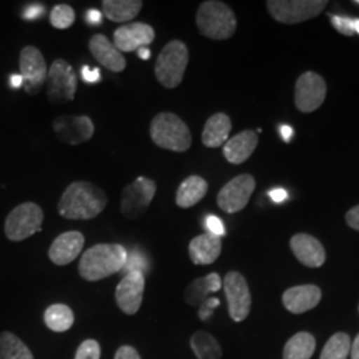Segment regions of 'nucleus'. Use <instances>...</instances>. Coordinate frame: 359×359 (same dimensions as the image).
Here are the masks:
<instances>
[{
	"label": "nucleus",
	"mask_w": 359,
	"mask_h": 359,
	"mask_svg": "<svg viewBox=\"0 0 359 359\" xmlns=\"http://www.w3.org/2000/svg\"><path fill=\"white\" fill-rule=\"evenodd\" d=\"M0 359H34L26 344L10 332L0 333Z\"/></svg>",
	"instance_id": "c756f323"
},
{
	"label": "nucleus",
	"mask_w": 359,
	"mask_h": 359,
	"mask_svg": "<svg viewBox=\"0 0 359 359\" xmlns=\"http://www.w3.org/2000/svg\"><path fill=\"white\" fill-rule=\"evenodd\" d=\"M75 316L72 309L63 304H53L44 311V323L55 333H65L72 327Z\"/></svg>",
	"instance_id": "bb28decb"
},
{
	"label": "nucleus",
	"mask_w": 359,
	"mask_h": 359,
	"mask_svg": "<svg viewBox=\"0 0 359 359\" xmlns=\"http://www.w3.org/2000/svg\"><path fill=\"white\" fill-rule=\"evenodd\" d=\"M333 27L342 35L345 36H353L355 35L354 28H353V18L348 16H338V15H332L330 16Z\"/></svg>",
	"instance_id": "72a5a7b5"
},
{
	"label": "nucleus",
	"mask_w": 359,
	"mask_h": 359,
	"mask_svg": "<svg viewBox=\"0 0 359 359\" xmlns=\"http://www.w3.org/2000/svg\"><path fill=\"white\" fill-rule=\"evenodd\" d=\"M208 193V182L200 176H189L184 180L176 193V204L181 209L197 205Z\"/></svg>",
	"instance_id": "393cba45"
},
{
	"label": "nucleus",
	"mask_w": 359,
	"mask_h": 359,
	"mask_svg": "<svg viewBox=\"0 0 359 359\" xmlns=\"http://www.w3.org/2000/svg\"><path fill=\"white\" fill-rule=\"evenodd\" d=\"M44 7L41 4H32L29 7H27L25 11V19L27 20H34V19H39L44 15Z\"/></svg>",
	"instance_id": "ea45409f"
},
{
	"label": "nucleus",
	"mask_w": 359,
	"mask_h": 359,
	"mask_svg": "<svg viewBox=\"0 0 359 359\" xmlns=\"http://www.w3.org/2000/svg\"><path fill=\"white\" fill-rule=\"evenodd\" d=\"M137 55L142 60H149L151 57V50L148 47H142L140 50H137Z\"/></svg>",
	"instance_id": "49530a36"
},
{
	"label": "nucleus",
	"mask_w": 359,
	"mask_h": 359,
	"mask_svg": "<svg viewBox=\"0 0 359 359\" xmlns=\"http://www.w3.org/2000/svg\"><path fill=\"white\" fill-rule=\"evenodd\" d=\"M154 27L147 23H130L118 27L114 32V44L118 51L133 52L149 47L154 41Z\"/></svg>",
	"instance_id": "dca6fc26"
},
{
	"label": "nucleus",
	"mask_w": 359,
	"mask_h": 359,
	"mask_svg": "<svg viewBox=\"0 0 359 359\" xmlns=\"http://www.w3.org/2000/svg\"><path fill=\"white\" fill-rule=\"evenodd\" d=\"M157 185L154 180L140 176L127 185L121 192L120 210L128 219H137L148 210L154 201Z\"/></svg>",
	"instance_id": "6e6552de"
},
{
	"label": "nucleus",
	"mask_w": 359,
	"mask_h": 359,
	"mask_svg": "<svg viewBox=\"0 0 359 359\" xmlns=\"http://www.w3.org/2000/svg\"><path fill=\"white\" fill-rule=\"evenodd\" d=\"M326 81L316 72L308 71L295 83L294 103L298 111L311 114L321 107L326 99Z\"/></svg>",
	"instance_id": "9b49d317"
},
{
	"label": "nucleus",
	"mask_w": 359,
	"mask_h": 359,
	"mask_svg": "<svg viewBox=\"0 0 359 359\" xmlns=\"http://www.w3.org/2000/svg\"><path fill=\"white\" fill-rule=\"evenodd\" d=\"M81 76L86 83H97L102 79V74H100L99 68L84 67L81 71Z\"/></svg>",
	"instance_id": "4c0bfd02"
},
{
	"label": "nucleus",
	"mask_w": 359,
	"mask_h": 359,
	"mask_svg": "<svg viewBox=\"0 0 359 359\" xmlns=\"http://www.w3.org/2000/svg\"><path fill=\"white\" fill-rule=\"evenodd\" d=\"M326 0H268L270 16L283 25H298L310 20L326 8Z\"/></svg>",
	"instance_id": "0eeeda50"
},
{
	"label": "nucleus",
	"mask_w": 359,
	"mask_h": 359,
	"mask_svg": "<svg viewBox=\"0 0 359 359\" xmlns=\"http://www.w3.org/2000/svg\"><path fill=\"white\" fill-rule=\"evenodd\" d=\"M290 248L295 258L308 268H320L326 261V252L321 243L305 233H298L292 237Z\"/></svg>",
	"instance_id": "a211bd4d"
},
{
	"label": "nucleus",
	"mask_w": 359,
	"mask_h": 359,
	"mask_svg": "<svg viewBox=\"0 0 359 359\" xmlns=\"http://www.w3.org/2000/svg\"><path fill=\"white\" fill-rule=\"evenodd\" d=\"M90 51L93 57L111 72H123L127 67V60L118 51L115 44L102 34H96L90 39Z\"/></svg>",
	"instance_id": "aec40b11"
},
{
	"label": "nucleus",
	"mask_w": 359,
	"mask_h": 359,
	"mask_svg": "<svg viewBox=\"0 0 359 359\" xmlns=\"http://www.w3.org/2000/svg\"><path fill=\"white\" fill-rule=\"evenodd\" d=\"M256 189V180L250 175H240L222 187L217 194V204L225 213L241 212L248 205Z\"/></svg>",
	"instance_id": "f8f14e48"
},
{
	"label": "nucleus",
	"mask_w": 359,
	"mask_h": 359,
	"mask_svg": "<svg viewBox=\"0 0 359 359\" xmlns=\"http://www.w3.org/2000/svg\"><path fill=\"white\" fill-rule=\"evenodd\" d=\"M221 237L212 233H204L194 237L189 244V257L194 265H210L221 256Z\"/></svg>",
	"instance_id": "412c9836"
},
{
	"label": "nucleus",
	"mask_w": 359,
	"mask_h": 359,
	"mask_svg": "<svg viewBox=\"0 0 359 359\" xmlns=\"http://www.w3.org/2000/svg\"><path fill=\"white\" fill-rule=\"evenodd\" d=\"M75 11L68 4H57L55 6L50 13V22L53 28L57 29H65L69 28L75 23Z\"/></svg>",
	"instance_id": "2f4dec72"
},
{
	"label": "nucleus",
	"mask_w": 359,
	"mask_h": 359,
	"mask_svg": "<svg viewBox=\"0 0 359 359\" xmlns=\"http://www.w3.org/2000/svg\"><path fill=\"white\" fill-rule=\"evenodd\" d=\"M115 359H142L139 351L132 346L118 347V350L116 351Z\"/></svg>",
	"instance_id": "e433bc0d"
},
{
	"label": "nucleus",
	"mask_w": 359,
	"mask_h": 359,
	"mask_svg": "<svg viewBox=\"0 0 359 359\" xmlns=\"http://www.w3.org/2000/svg\"><path fill=\"white\" fill-rule=\"evenodd\" d=\"M108 204V197L95 184L76 181L67 187L57 210L67 219H92L96 218Z\"/></svg>",
	"instance_id": "f257e3e1"
},
{
	"label": "nucleus",
	"mask_w": 359,
	"mask_h": 359,
	"mask_svg": "<svg viewBox=\"0 0 359 359\" xmlns=\"http://www.w3.org/2000/svg\"><path fill=\"white\" fill-rule=\"evenodd\" d=\"M222 286L231 320L236 322L245 321L250 314L252 295L244 276L234 270L229 271L224 278Z\"/></svg>",
	"instance_id": "9d476101"
},
{
	"label": "nucleus",
	"mask_w": 359,
	"mask_h": 359,
	"mask_svg": "<svg viewBox=\"0 0 359 359\" xmlns=\"http://www.w3.org/2000/svg\"><path fill=\"white\" fill-rule=\"evenodd\" d=\"M191 347L197 359H221L222 348L212 334L197 332L191 338Z\"/></svg>",
	"instance_id": "c85d7f7f"
},
{
	"label": "nucleus",
	"mask_w": 359,
	"mask_h": 359,
	"mask_svg": "<svg viewBox=\"0 0 359 359\" xmlns=\"http://www.w3.org/2000/svg\"><path fill=\"white\" fill-rule=\"evenodd\" d=\"M84 243L86 238L80 231H65L53 240L48 250V257L55 265L65 266L80 256Z\"/></svg>",
	"instance_id": "f3484780"
},
{
	"label": "nucleus",
	"mask_w": 359,
	"mask_h": 359,
	"mask_svg": "<svg viewBox=\"0 0 359 359\" xmlns=\"http://www.w3.org/2000/svg\"><path fill=\"white\" fill-rule=\"evenodd\" d=\"M353 3H354V4H357V6H359V0H354Z\"/></svg>",
	"instance_id": "09e8293b"
},
{
	"label": "nucleus",
	"mask_w": 359,
	"mask_h": 359,
	"mask_svg": "<svg viewBox=\"0 0 359 359\" xmlns=\"http://www.w3.org/2000/svg\"><path fill=\"white\" fill-rule=\"evenodd\" d=\"M346 224L354 231H359V205L351 208L345 216Z\"/></svg>",
	"instance_id": "58836bf2"
},
{
	"label": "nucleus",
	"mask_w": 359,
	"mask_h": 359,
	"mask_svg": "<svg viewBox=\"0 0 359 359\" xmlns=\"http://www.w3.org/2000/svg\"><path fill=\"white\" fill-rule=\"evenodd\" d=\"M205 225L208 233H212L218 237H222L225 234V226H224L222 221L216 216H208Z\"/></svg>",
	"instance_id": "c9c22d12"
},
{
	"label": "nucleus",
	"mask_w": 359,
	"mask_h": 359,
	"mask_svg": "<svg viewBox=\"0 0 359 359\" xmlns=\"http://www.w3.org/2000/svg\"><path fill=\"white\" fill-rule=\"evenodd\" d=\"M350 347L351 341L346 333L334 334L323 347L320 359H347Z\"/></svg>",
	"instance_id": "7c9ffc66"
},
{
	"label": "nucleus",
	"mask_w": 359,
	"mask_h": 359,
	"mask_svg": "<svg viewBox=\"0 0 359 359\" xmlns=\"http://www.w3.org/2000/svg\"><path fill=\"white\" fill-rule=\"evenodd\" d=\"M358 311H359V305H358Z\"/></svg>",
	"instance_id": "8fccbe9b"
},
{
	"label": "nucleus",
	"mask_w": 359,
	"mask_h": 359,
	"mask_svg": "<svg viewBox=\"0 0 359 359\" xmlns=\"http://www.w3.org/2000/svg\"><path fill=\"white\" fill-rule=\"evenodd\" d=\"M128 258L127 249L120 244H97L83 253L79 262L80 277L96 283L124 269Z\"/></svg>",
	"instance_id": "f03ea898"
},
{
	"label": "nucleus",
	"mask_w": 359,
	"mask_h": 359,
	"mask_svg": "<svg viewBox=\"0 0 359 359\" xmlns=\"http://www.w3.org/2000/svg\"><path fill=\"white\" fill-rule=\"evenodd\" d=\"M145 290V276L142 271L127 273L116 287V304L118 309L127 314L133 316L142 308Z\"/></svg>",
	"instance_id": "4468645a"
},
{
	"label": "nucleus",
	"mask_w": 359,
	"mask_h": 359,
	"mask_svg": "<svg viewBox=\"0 0 359 359\" xmlns=\"http://www.w3.org/2000/svg\"><path fill=\"white\" fill-rule=\"evenodd\" d=\"M257 144L258 135L255 130H243L225 142L224 156L233 165L243 164L256 151Z\"/></svg>",
	"instance_id": "4be33fe9"
},
{
	"label": "nucleus",
	"mask_w": 359,
	"mask_h": 359,
	"mask_svg": "<svg viewBox=\"0 0 359 359\" xmlns=\"http://www.w3.org/2000/svg\"><path fill=\"white\" fill-rule=\"evenodd\" d=\"M293 133H294V132H293L292 127H289V126H283V127H281V136H283V139L285 142H290Z\"/></svg>",
	"instance_id": "c03bdc74"
},
{
	"label": "nucleus",
	"mask_w": 359,
	"mask_h": 359,
	"mask_svg": "<svg viewBox=\"0 0 359 359\" xmlns=\"http://www.w3.org/2000/svg\"><path fill=\"white\" fill-rule=\"evenodd\" d=\"M189 63V51L181 40H172L160 52L154 65V75L168 90L177 88L184 80Z\"/></svg>",
	"instance_id": "39448f33"
},
{
	"label": "nucleus",
	"mask_w": 359,
	"mask_h": 359,
	"mask_svg": "<svg viewBox=\"0 0 359 359\" xmlns=\"http://www.w3.org/2000/svg\"><path fill=\"white\" fill-rule=\"evenodd\" d=\"M353 28H354V32L359 35V19L353 18Z\"/></svg>",
	"instance_id": "de8ad7c7"
},
{
	"label": "nucleus",
	"mask_w": 359,
	"mask_h": 359,
	"mask_svg": "<svg viewBox=\"0 0 359 359\" xmlns=\"http://www.w3.org/2000/svg\"><path fill=\"white\" fill-rule=\"evenodd\" d=\"M103 13L97 10H90L87 13V22L90 23V26H100L103 23Z\"/></svg>",
	"instance_id": "a19ab883"
},
{
	"label": "nucleus",
	"mask_w": 359,
	"mask_h": 359,
	"mask_svg": "<svg viewBox=\"0 0 359 359\" xmlns=\"http://www.w3.org/2000/svg\"><path fill=\"white\" fill-rule=\"evenodd\" d=\"M103 15L111 22L124 23L135 19L142 11L140 0H104Z\"/></svg>",
	"instance_id": "a878e982"
},
{
	"label": "nucleus",
	"mask_w": 359,
	"mask_h": 359,
	"mask_svg": "<svg viewBox=\"0 0 359 359\" xmlns=\"http://www.w3.org/2000/svg\"><path fill=\"white\" fill-rule=\"evenodd\" d=\"M149 135L158 148L172 152H187L192 145V133L188 126L179 116L170 112L154 116Z\"/></svg>",
	"instance_id": "20e7f679"
},
{
	"label": "nucleus",
	"mask_w": 359,
	"mask_h": 359,
	"mask_svg": "<svg viewBox=\"0 0 359 359\" xmlns=\"http://www.w3.org/2000/svg\"><path fill=\"white\" fill-rule=\"evenodd\" d=\"M316 351V338L310 333H297L283 347V359H310Z\"/></svg>",
	"instance_id": "cd10ccee"
},
{
	"label": "nucleus",
	"mask_w": 359,
	"mask_h": 359,
	"mask_svg": "<svg viewBox=\"0 0 359 359\" xmlns=\"http://www.w3.org/2000/svg\"><path fill=\"white\" fill-rule=\"evenodd\" d=\"M198 31L212 40H228L237 29V19L231 7L222 1L208 0L196 13Z\"/></svg>",
	"instance_id": "7ed1b4c3"
},
{
	"label": "nucleus",
	"mask_w": 359,
	"mask_h": 359,
	"mask_svg": "<svg viewBox=\"0 0 359 359\" xmlns=\"http://www.w3.org/2000/svg\"><path fill=\"white\" fill-rule=\"evenodd\" d=\"M350 357L351 359H359V334L355 337L353 345L350 347Z\"/></svg>",
	"instance_id": "37998d69"
},
{
	"label": "nucleus",
	"mask_w": 359,
	"mask_h": 359,
	"mask_svg": "<svg viewBox=\"0 0 359 359\" xmlns=\"http://www.w3.org/2000/svg\"><path fill=\"white\" fill-rule=\"evenodd\" d=\"M270 198L271 201L277 203V204H281L286 198H287V192L283 189V188H277V189H273L269 192Z\"/></svg>",
	"instance_id": "79ce46f5"
},
{
	"label": "nucleus",
	"mask_w": 359,
	"mask_h": 359,
	"mask_svg": "<svg viewBox=\"0 0 359 359\" xmlns=\"http://www.w3.org/2000/svg\"><path fill=\"white\" fill-rule=\"evenodd\" d=\"M102 347L97 341L87 339L77 347L75 359H100Z\"/></svg>",
	"instance_id": "473e14b6"
},
{
	"label": "nucleus",
	"mask_w": 359,
	"mask_h": 359,
	"mask_svg": "<svg viewBox=\"0 0 359 359\" xmlns=\"http://www.w3.org/2000/svg\"><path fill=\"white\" fill-rule=\"evenodd\" d=\"M218 306H219V299L216 297H209L205 302H203L198 306V318L201 321H209L210 317L213 316V310L217 309Z\"/></svg>",
	"instance_id": "f704fd0d"
},
{
	"label": "nucleus",
	"mask_w": 359,
	"mask_h": 359,
	"mask_svg": "<svg viewBox=\"0 0 359 359\" xmlns=\"http://www.w3.org/2000/svg\"><path fill=\"white\" fill-rule=\"evenodd\" d=\"M19 65L27 93H38L48 76V68L43 53L34 46H27L20 52Z\"/></svg>",
	"instance_id": "ddd939ff"
},
{
	"label": "nucleus",
	"mask_w": 359,
	"mask_h": 359,
	"mask_svg": "<svg viewBox=\"0 0 359 359\" xmlns=\"http://www.w3.org/2000/svg\"><path fill=\"white\" fill-rule=\"evenodd\" d=\"M47 96L53 104H65L75 99L77 75L65 59H56L48 69Z\"/></svg>",
	"instance_id": "1a4fd4ad"
},
{
	"label": "nucleus",
	"mask_w": 359,
	"mask_h": 359,
	"mask_svg": "<svg viewBox=\"0 0 359 359\" xmlns=\"http://www.w3.org/2000/svg\"><path fill=\"white\" fill-rule=\"evenodd\" d=\"M53 130L60 142L79 145L93 137L95 126L88 116H59L53 120Z\"/></svg>",
	"instance_id": "2eb2a0df"
},
{
	"label": "nucleus",
	"mask_w": 359,
	"mask_h": 359,
	"mask_svg": "<svg viewBox=\"0 0 359 359\" xmlns=\"http://www.w3.org/2000/svg\"><path fill=\"white\" fill-rule=\"evenodd\" d=\"M222 287L221 277L217 273H210L205 277L193 280L185 289L184 299L191 306H200L203 302Z\"/></svg>",
	"instance_id": "5701e85b"
},
{
	"label": "nucleus",
	"mask_w": 359,
	"mask_h": 359,
	"mask_svg": "<svg viewBox=\"0 0 359 359\" xmlns=\"http://www.w3.org/2000/svg\"><path fill=\"white\" fill-rule=\"evenodd\" d=\"M44 221L43 209L35 203H25L13 208L4 222L6 237L13 241L20 243L35 233L41 231Z\"/></svg>",
	"instance_id": "423d86ee"
},
{
	"label": "nucleus",
	"mask_w": 359,
	"mask_h": 359,
	"mask_svg": "<svg viewBox=\"0 0 359 359\" xmlns=\"http://www.w3.org/2000/svg\"><path fill=\"white\" fill-rule=\"evenodd\" d=\"M321 289L316 285H299L287 289L283 294V304L293 314H304L317 308L321 302Z\"/></svg>",
	"instance_id": "6ab92c4d"
},
{
	"label": "nucleus",
	"mask_w": 359,
	"mask_h": 359,
	"mask_svg": "<svg viewBox=\"0 0 359 359\" xmlns=\"http://www.w3.org/2000/svg\"><path fill=\"white\" fill-rule=\"evenodd\" d=\"M10 83H11L13 88H20L25 84V80H23L22 75H13Z\"/></svg>",
	"instance_id": "a18cd8bd"
},
{
	"label": "nucleus",
	"mask_w": 359,
	"mask_h": 359,
	"mask_svg": "<svg viewBox=\"0 0 359 359\" xmlns=\"http://www.w3.org/2000/svg\"><path fill=\"white\" fill-rule=\"evenodd\" d=\"M231 130V117L225 114L210 116L203 130V144L208 148H218L228 142Z\"/></svg>",
	"instance_id": "b1692460"
}]
</instances>
